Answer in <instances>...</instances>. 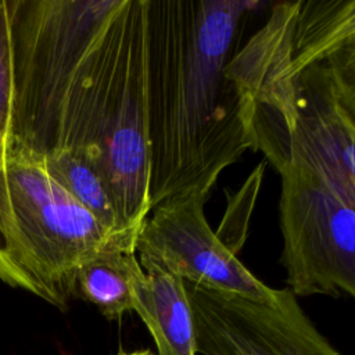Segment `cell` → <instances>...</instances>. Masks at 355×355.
Wrapping results in <instances>:
<instances>
[{
  "mask_svg": "<svg viewBox=\"0 0 355 355\" xmlns=\"http://www.w3.org/2000/svg\"><path fill=\"white\" fill-rule=\"evenodd\" d=\"M258 4L148 0L150 211L193 191L209 198L222 171L255 151L254 105L227 67Z\"/></svg>",
  "mask_w": 355,
  "mask_h": 355,
  "instance_id": "obj_1",
  "label": "cell"
},
{
  "mask_svg": "<svg viewBox=\"0 0 355 355\" xmlns=\"http://www.w3.org/2000/svg\"><path fill=\"white\" fill-rule=\"evenodd\" d=\"M148 0H7L12 96L6 157H100L147 44ZM3 158V159H4Z\"/></svg>",
  "mask_w": 355,
  "mask_h": 355,
  "instance_id": "obj_2",
  "label": "cell"
},
{
  "mask_svg": "<svg viewBox=\"0 0 355 355\" xmlns=\"http://www.w3.org/2000/svg\"><path fill=\"white\" fill-rule=\"evenodd\" d=\"M254 105L255 150L276 171L312 172L355 201V42L324 50L291 31Z\"/></svg>",
  "mask_w": 355,
  "mask_h": 355,
  "instance_id": "obj_3",
  "label": "cell"
},
{
  "mask_svg": "<svg viewBox=\"0 0 355 355\" xmlns=\"http://www.w3.org/2000/svg\"><path fill=\"white\" fill-rule=\"evenodd\" d=\"M1 165L11 255L33 295L65 311L73 298L75 273L85 261L110 250L136 252V234L100 223L53 180L42 162L10 155Z\"/></svg>",
  "mask_w": 355,
  "mask_h": 355,
  "instance_id": "obj_4",
  "label": "cell"
},
{
  "mask_svg": "<svg viewBox=\"0 0 355 355\" xmlns=\"http://www.w3.org/2000/svg\"><path fill=\"white\" fill-rule=\"evenodd\" d=\"M277 172L287 288L295 297H354L355 201L312 172L295 166Z\"/></svg>",
  "mask_w": 355,
  "mask_h": 355,
  "instance_id": "obj_5",
  "label": "cell"
},
{
  "mask_svg": "<svg viewBox=\"0 0 355 355\" xmlns=\"http://www.w3.org/2000/svg\"><path fill=\"white\" fill-rule=\"evenodd\" d=\"M184 287L193 312L197 354L341 355L287 287L277 290L273 302H258L190 282H184Z\"/></svg>",
  "mask_w": 355,
  "mask_h": 355,
  "instance_id": "obj_6",
  "label": "cell"
},
{
  "mask_svg": "<svg viewBox=\"0 0 355 355\" xmlns=\"http://www.w3.org/2000/svg\"><path fill=\"white\" fill-rule=\"evenodd\" d=\"M207 200L193 191L151 208L136 241L139 262L215 291L273 302L277 290L258 280L209 227Z\"/></svg>",
  "mask_w": 355,
  "mask_h": 355,
  "instance_id": "obj_7",
  "label": "cell"
},
{
  "mask_svg": "<svg viewBox=\"0 0 355 355\" xmlns=\"http://www.w3.org/2000/svg\"><path fill=\"white\" fill-rule=\"evenodd\" d=\"M133 284V312L148 329L155 355H197L193 312L184 282L153 262Z\"/></svg>",
  "mask_w": 355,
  "mask_h": 355,
  "instance_id": "obj_8",
  "label": "cell"
},
{
  "mask_svg": "<svg viewBox=\"0 0 355 355\" xmlns=\"http://www.w3.org/2000/svg\"><path fill=\"white\" fill-rule=\"evenodd\" d=\"M143 270L136 252L110 250L85 261L75 273L73 298L93 304L108 320L133 312V284Z\"/></svg>",
  "mask_w": 355,
  "mask_h": 355,
  "instance_id": "obj_9",
  "label": "cell"
},
{
  "mask_svg": "<svg viewBox=\"0 0 355 355\" xmlns=\"http://www.w3.org/2000/svg\"><path fill=\"white\" fill-rule=\"evenodd\" d=\"M39 162L43 164L53 180L100 223L114 232L130 233L121 230L118 226L116 212L101 171L100 157L96 153L79 150L61 151Z\"/></svg>",
  "mask_w": 355,
  "mask_h": 355,
  "instance_id": "obj_10",
  "label": "cell"
},
{
  "mask_svg": "<svg viewBox=\"0 0 355 355\" xmlns=\"http://www.w3.org/2000/svg\"><path fill=\"white\" fill-rule=\"evenodd\" d=\"M12 71L7 0H0V161L4 158L11 115Z\"/></svg>",
  "mask_w": 355,
  "mask_h": 355,
  "instance_id": "obj_11",
  "label": "cell"
},
{
  "mask_svg": "<svg viewBox=\"0 0 355 355\" xmlns=\"http://www.w3.org/2000/svg\"><path fill=\"white\" fill-rule=\"evenodd\" d=\"M0 280L32 294V284L15 265L10 245V211L6 191L3 165L0 161Z\"/></svg>",
  "mask_w": 355,
  "mask_h": 355,
  "instance_id": "obj_12",
  "label": "cell"
},
{
  "mask_svg": "<svg viewBox=\"0 0 355 355\" xmlns=\"http://www.w3.org/2000/svg\"><path fill=\"white\" fill-rule=\"evenodd\" d=\"M116 355H155L150 349H135V351H119Z\"/></svg>",
  "mask_w": 355,
  "mask_h": 355,
  "instance_id": "obj_13",
  "label": "cell"
}]
</instances>
